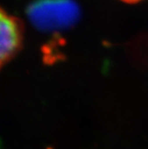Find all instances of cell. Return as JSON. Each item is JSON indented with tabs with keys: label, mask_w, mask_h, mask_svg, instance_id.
Returning <instances> with one entry per match:
<instances>
[{
	"label": "cell",
	"mask_w": 148,
	"mask_h": 149,
	"mask_svg": "<svg viewBox=\"0 0 148 149\" xmlns=\"http://www.w3.org/2000/svg\"><path fill=\"white\" fill-rule=\"evenodd\" d=\"M0 19V63L10 62L21 50L23 41L24 28L22 22L1 10Z\"/></svg>",
	"instance_id": "cell-2"
},
{
	"label": "cell",
	"mask_w": 148,
	"mask_h": 149,
	"mask_svg": "<svg viewBox=\"0 0 148 149\" xmlns=\"http://www.w3.org/2000/svg\"><path fill=\"white\" fill-rule=\"evenodd\" d=\"M73 0H36L27 8V16L41 31H56L73 26L79 18Z\"/></svg>",
	"instance_id": "cell-1"
},
{
	"label": "cell",
	"mask_w": 148,
	"mask_h": 149,
	"mask_svg": "<svg viewBox=\"0 0 148 149\" xmlns=\"http://www.w3.org/2000/svg\"><path fill=\"white\" fill-rule=\"evenodd\" d=\"M122 1L126 2V3H137V2L140 1V0H122Z\"/></svg>",
	"instance_id": "cell-3"
}]
</instances>
